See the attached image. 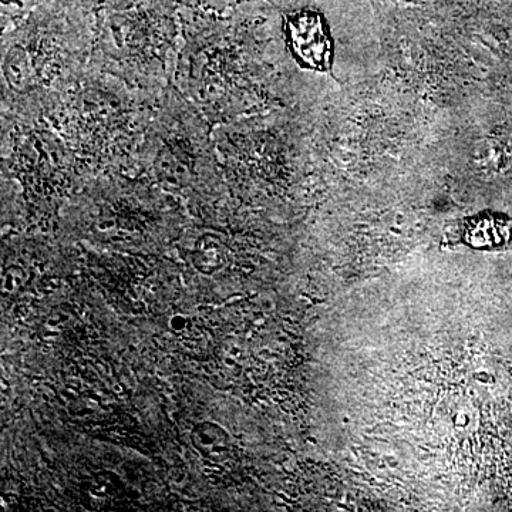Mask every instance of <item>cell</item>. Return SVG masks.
I'll use <instances>...</instances> for the list:
<instances>
[{
	"mask_svg": "<svg viewBox=\"0 0 512 512\" xmlns=\"http://www.w3.org/2000/svg\"><path fill=\"white\" fill-rule=\"evenodd\" d=\"M286 29L296 53L316 69H326L330 60L328 26L322 13L299 8L286 15Z\"/></svg>",
	"mask_w": 512,
	"mask_h": 512,
	"instance_id": "obj_1",
	"label": "cell"
},
{
	"mask_svg": "<svg viewBox=\"0 0 512 512\" xmlns=\"http://www.w3.org/2000/svg\"><path fill=\"white\" fill-rule=\"evenodd\" d=\"M512 238V222L504 215L481 214L467 221L464 239L470 247L494 249L507 245Z\"/></svg>",
	"mask_w": 512,
	"mask_h": 512,
	"instance_id": "obj_2",
	"label": "cell"
},
{
	"mask_svg": "<svg viewBox=\"0 0 512 512\" xmlns=\"http://www.w3.org/2000/svg\"><path fill=\"white\" fill-rule=\"evenodd\" d=\"M170 325L175 332H180V330H183L185 326H187V319L181 315L174 316V318L171 319Z\"/></svg>",
	"mask_w": 512,
	"mask_h": 512,
	"instance_id": "obj_6",
	"label": "cell"
},
{
	"mask_svg": "<svg viewBox=\"0 0 512 512\" xmlns=\"http://www.w3.org/2000/svg\"><path fill=\"white\" fill-rule=\"evenodd\" d=\"M191 443L195 450L207 460L221 463L229 456L231 439L220 424L202 421L191 431Z\"/></svg>",
	"mask_w": 512,
	"mask_h": 512,
	"instance_id": "obj_3",
	"label": "cell"
},
{
	"mask_svg": "<svg viewBox=\"0 0 512 512\" xmlns=\"http://www.w3.org/2000/svg\"><path fill=\"white\" fill-rule=\"evenodd\" d=\"M194 264L204 275H214L224 266V254L220 244H198Z\"/></svg>",
	"mask_w": 512,
	"mask_h": 512,
	"instance_id": "obj_4",
	"label": "cell"
},
{
	"mask_svg": "<svg viewBox=\"0 0 512 512\" xmlns=\"http://www.w3.org/2000/svg\"><path fill=\"white\" fill-rule=\"evenodd\" d=\"M25 281V275L16 266H12L5 274V281H3V291L5 293H13L18 291Z\"/></svg>",
	"mask_w": 512,
	"mask_h": 512,
	"instance_id": "obj_5",
	"label": "cell"
}]
</instances>
